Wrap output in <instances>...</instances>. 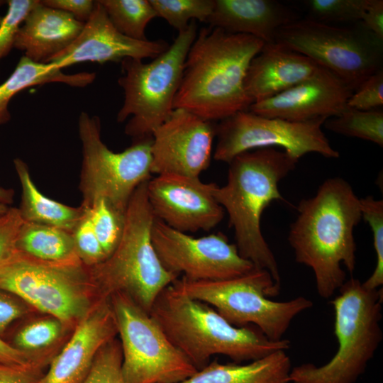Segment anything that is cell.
Listing matches in <instances>:
<instances>
[{"instance_id":"obj_21","label":"cell","mask_w":383,"mask_h":383,"mask_svg":"<svg viewBox=\"0 0 383 383\" xmlns=\"http://www.w3.org/2000/svg\"><path fill=\"white\" fill-rule=\"evenodd\" d=\"M84 26L70 13L38 1L21 25L13 48L35 62L47 64L72 43Z\"/></svg>"},{"instance_id":"obj_42","label":"cell","mask_w":383,"mask_h":383,"mask_svg":"<svg viewBox=\"0 0 383 383\" xmlns=\"http://www.w3.org/2000/svg\"><path fill=\"white\" fill-rule=\"evenodd\" d=\"M9 294L0 289V337L13 321L26 312L23 304Z\"/></svg>"},{"instance_id":"obj_30","label":"cell","mask_w":383,"mask_h":383,"mask_svg":"<svg viewBox=\"0 0 383 383\" xmlns=\"http://www.w3.org/2000/svg\"><path fill=\"white\" fill-rule=\"evenodd\" d=\"M157 17L165 19L179 31L192 21L206 22L211 16L214 0H150Z\"/></svg>"},{"instance_id":"obj_13","label":"cell","mask_w":383,"mask_h":383,"mask_svg":"<svg viewBox=\"0 0 383 383\" xmlns=\"http://www.w3.org/2000/svg\"><path fill=\"white\" fill-rule=\"evenodd\" d=\"M326 119L292 122L261 116L249 110L238 111L216 124L217 142L213 158L228 164L243 152L275 146L298 160L309 152L338 158L339 152L322 131Z\"/></svg>"},{"instance_id":"obj_8","label":"cell","mask_w":383,"mask_h":383,"mask_svg":"<svg viewBox=\"0 0 383 383\" xmlns=\"http://www.w3.org/2000/svg\"><path fill=\"white\" fill-rule=\"evenodd\" d=\"M172 285L210 305L232 325H254L272 340L283 339L292 320L313 306L312 301L304 296L285 301L271 300L270 297L279 294L280 286L268 271L256 267L231 279L190 281L182 277Z\"/></svg>"},{"instance_id":"obj_43","label":"cell","mask_w":383,"mask_h":383,"mask_svg":"<svg viewBox=\"0 0 383 383\" xmlns=\"http://www.w3.org/2000/svg\"><path fill=\"white\" fill-rule=\"evenodd\" d=\"M362 26L383 42V1L368 0L361 19Z\"/></svg>"},{"instance_id":"obj_45","label":"cell","mask_w":383,"mask_h":383,"mask_svg":"<svg viewBox=\"0 0 383 383\" xmlns=\"http://www.w3.org/2000/svg\"><path fill=\"white\" fill-rule=\"evenodd\" d=\"M9 206L2 204H0V215L4 213L9 209Z\"/></svg>"},{"instance_id":"obj_14","label":"cell","mask_w":383,"mask_h":383,"mask_svg":"<svg viewBox=\"0 0 383 383\" xmlns=\"http://www.w3.org/2000/svg\"><path fill=\"white\" fill-rule=\"evenodd\" d=\"M151 240L163 267L190 281L228 279L243 275L254 265L222 233L194 238L155 218Z\"/></svg>"},{"instance_id":"obj_24","label":"cell","mask_w":383,"mask_h":383,"mask_svg":"<svg viewBox=\"0 0 383 383\" xmlns=\"http://www.w3.org/2000/svg\"><path fill=\"white\" fill-rule=\"evenodd\" d=\"M13 165L21 184V201L18 209L23 221L72 233L85 213L84 208L70 206L46 197L33 183L27 164L16 158Z\"/></svg>"},{"instance_id":"obj_40","label":"cell","mask_w":383,"mask_h":383,"mask_svg":"<svg viewBox=\"0 0 383 383\" xmlns=\"http://www.w3.org/2000/svg\"><path fill=\"white\" fill-rule=\"evenodd\" d=\"M40 2L46 6L70 13L83 23L88 21L95 6V1L92 0H43Z\"/></svg>"},{"instance_id":"obj_27","label":"cell","mask_w":383,"mask_h":383,"mask_svg":"<svg viewBox=\"0 0 383 383\" xmlns=\"http://www.w3.org/2000/svg\"><path fill=\"white\" fill-rule=\"evenodd\" d=\"M114 27L122 34L138 40H148L145 30L157 17L150 0H99Z\"/></svg>"},{"instance_id":"obj_38","label":"cell","mask_w":383,"mask_h":383,"mask_svg":"<svg viewBox=\"0 0 383 383\" xmlns=\"http://www.w3.org/2000/svg\"><path fill=\"white\" fill-rule=\"evenodd\" d=\"M23 222L18 208L9 207L0 215V266L18 252L16 243Z\"/></svg>"},{"instance_id":"obj_1","label":"cell","mask_w":383,"mask_h":383,"mask_svg":"<svg viewBox=\"0 0 383 383\" xmlns=\"http://www.w3.org/2000/svg\"><path fill=\"white\" fill-rule=\"evenodd\" d=\"M288 241L295 260L311 268L318 295L328 299L356 264L353 231L362 219L360 198L340 177L326 179L316 194L300 201Z\"/></svg>"},{"instance_id":"obj_19","label":"cell","mask_w":383,"mask_h":383,"mask_svg":"<svg viewBox=\"0 0 383 383\" xmlns=\"http://www.w3.org/2000/svg\"><path fill=\"white\" fill-rule=\"evenodd\" d=\"M101 299L80 321L39 383H82L99 350L118 334L110 302Z\"/></svg>"},{"instance_id":"obj_20","label":"cell","mask_w":383,"mask_h":383,"mask_svg":"<svg viewBox=\"0 0 383 383\" xmlns=\"http://www.w3.org/2000/svg\"><path fill=\"white\" fill-rule=\"evenodd\" d=\"M318 65L279 43L265 44L251 60L244 88L251 104L273 97L313 75Z\"/></svg>"},{"instance_id":"obj_31","label":"cell","mask_w":383,"mask_h":383,"mask_svg":"<svg viewBox=\"0 0 383 383\" xmlns=\"http://www.w3.org/2000/svg\"><path fill=\"white\" fill-rule=\"evenodd\" d=\"M368 0H307L303 1L308 18L326 23L360 21Z\"/></svg>"},{"instance_id":"obj_17","label":"cell","mask_w":383,"mask_h":383,"mask_svg":"<svg viewBox=\"0 0 383 383\" xmlns=\"http://www.w3.org/2000/svg\"><path fill=\"white\" fill-rule=\"evenodd\" d=\"M355 91L344 80L319 66L308 79L248 109L257 115L292 122L336 116L344 111Z\"/></svg>"},{"instance_id":"obj_29","label":"cell","mask_w":383,"mask_h":383,"mask_svg":"<svg viewBox=\"0 0 383 383\" xmlns=\"http://www.w3.org/2000/svg\"><path fill=\"white\" fill-rule=\"evenodd\" d=\"M84 209L107 257L116 249L122 237L126 211L115 208L104 200L97 201Z\"/></svg>"},{"instance_id":"obj_36","label":"cell","mask_w":383,"mask_h":383,"mask_svg":"<svg viewBox=\"0 0 383 383\" xmlns=\"http://www.w3.org/2000/svg\"><path fill=\"white\" fill-rule=\"evenodd\" d=\"M84 209L85 213L72 231V235L78 258L86 266L93 267L104 261L106 256Z\"/></svg>"},{"instance_id":"obj_6","label":"cell","mask_w":383,"mask_h":383,"mask_svg":"<svg viewBox=\"0 0 383 383\" xmlns=\"http://www.w3.org/2000/svg\"><path fill=\"white\" fill-rule=\"evenodd\" d=\"M331 301L338 347L323 365L304 363L292 368L289 383H355L382 340V288L370 289L351 277Z\"/></svg>"},{"instance_id":"obj_7","label":"cell","mask_w":383,"mask_h":383,"mask_svg":"<svg viewBox=\"0 0 383 383\" xmlns=\"http://www.w3.org/2000/svg\"><path fill=\"white\" fill-rule=\"evenodd\" d=\"M197 35L195 21L179 31L167 49L149 62L126 58L121 62V75L118 79L124 93L118 111V123L130 118L125 133L133 140L152 137L174 110L184 62Z\"/></svg>"},{"instance_id":"obj_37","label":"cell","mask_w":383,"mask_h":383,"mask_svg":"<svg viewBox=\"0 0 383 383\" xmlns=\"http://www.w3.org/2000/svg\"><path fill=\"white\" fill-rule=\"evenodd\" d=\"M383 105V71L368 77L353 92L347 107L362 111L377 109Z\"/></svg>"},{"instance_id":"obj_39","label":"cell","mask_w":383,"mask_h":383,"mask_svg":"<svg viewBox=\"0 0 383 383\" xmlns=\"http://www.w3.org/2000/svg\"><path fill=\"white\" fill-rule=\"evenodd\" d=\"M44 361L32 353L21 350L0 337V364L42 369Z\"/></svg>"},{"instance_id":"obj_25","label":"cell","mask_w":383,"mask_h":383,"mask_svg":"<svg viewBox=\"0 0 383 383\" xmlns=\"http://www.w3.org/2000/svg\"><path fill=\"white\" fill-rule=\"evenodd\" d=\"M52 64L35 62L22 56L9 78L0 84V125L10 121L9 104L21 91L33 86L47 83L60 82L74 87H84L91 84L94 72L65 74Z\"/></svg>"},{"instance_id":"obj_33","label":"cell","mask_w":383,"mask_h":383,"mask_svg":"<svg viewBox=\"0 0 383 383\" xmlns=\"http://www.w3.org/2000/svg\"><path fill=\"white\" fill-rule=\"evenodd\" d=\"M121 363V343L113 338L99 350L82 383H125Z\"/></svg>"},{"instance_id":"obj_16","label":"cell","mask_w":383,"mask_h":383,"mask_svg":"<svg viewBox=\"0 0 383 383\" xmlns=\"http://www.w3.org/2000/svg\"><path fill=\"white\" fill-rule=\"evenodd\" d=\"M215 183L199 177L158 174L147 182L148 199L155 217L177 231H209L223 219L224 210L214 197Z\"/></svg>"},{"instance_id":"obj_15","label":"cell","mask_w":383,"mask_h":383,"mask_svg":"<svg viewBox=\"0 0 383 383\" xmlns=\"http://www.w3.org/2000/svg\"><path fill=\"white\" fill-rule=\"evenodd\" d=\"M216 124L183 109L152 134L151 174H199L209 166Z\"/></svg>"},{"instance_id":"obj_12","label":"cell","mask_w":383,"mask_h":383,"mask_svg":"<svg viewBox=\"0 0 383 383\" xmlns=\"http://www.w3.org/2000/svg\"><path fill=\"white\" fill-rule=\"evenodd\" d=\"M274 42L313 60L354 91L382 70V41L362 24L350 28L309 18L296 20L277 30Z\"/></svg>"},{"instance_id":"obj_11","label":"cell","mask_w":383,"mask_h":383,"mask_svg":"<svg viewBox=\"0 0 383 383\" xmlns=\"http://www.w3.org/2000/svg\"><path fill=\"white\" fill-rule=\"evenodd\" d=\"M122 351L125 383H179L198 370L150 315L128 295L109 297Z\"/></svg>"},{"instance_id":"obj_34","label":"cell","mask_w":383,"mask_h":383,"mask_svg":"<svg viewBox=\"0 0 383 383\" xmlns=\"http://www.w3.org/2000/svg\"><path fill=\"white\" fill-rule=\"evenodd\" d=\"M62 328V322L55 318L33 322L18 332L13 346L28 353L43 348L60 337Z\"/></svg>"},{"instance_id":"obj_5","label":"cell","mask_w":383,"mask_h":383,"mask_svg":"<svg viewBox=\"0 0 383 383\" xmlns=\"http://www.w3.org/2000/svg\"><path fill=\"white\" fill-rule=\"evenodd\" d=\"M148 181L140 184L130 199L117 247L89 270L103 299L116 292L125 293L149 313L160 293L178 276L163 267L152 243L155 217L148 199Z\"/></svg>"},{"instance_id":"obj_2","label":"cell","mask_w":383,"mask_h":383,"mask_svg":"<svg viewBox=\"0 0 383 383\" xmlns=\"http://www.w3.org/2000/svg\"><path fill=\"white\" fill-rule=\"evenodd\" d=\"M265 44L252 35L202 28L187 53L174 109L213 122L248 110L244 81Z\"/></svg>"},{"instance_id":"obj_23","label":"cell","mask_w":383,"mask_h":383,"mask_svg":"<svg viewBox=\"0 0 383 383\" xmlns=\"http://www.w3.org/2000/svg\"><path fill=\"white\" fill-rule=\"evenodd\" d=\"M291 360L286 350L242 364L217 360L179 383H289Z\"/></svg>"},{"instance_id":"obj_10","label":"cell","mask_w":383,"mask_h":383,"mask_svg":"<svg viewBox=\"0 0 383 383\" xmlns=\"http://www.w3.org/2000/svg\"><path fill=\"white\" fill-rule=\"evenodd\" d=\"M81 261L44 262L18 251L0 266V289L62 323L82 320L92 309L88 293L95 288Z\"/></svg>"},{"instance_id":"obj_41","label":"cell","mask_w":383,"mask_h":383,"mask_svg":"<svg viewBox=\"0 0 383 383\" xmlns=\"http://www.w3.org/2000/svg\"><path fill=\"white\" fill-rule=\"evenodd\" d=\"M41 369L0 364V383H39Z\"/></svg>"},{"instance_id":"obj_32","label":"cell","mask_w":383,"mask_h":383,"mask_svg":"<svg viewBox=\"0 0 383 383\" xmlns=\"http://www.w3.org/2000/svg\"><path fill=\"white\" fill-rule=\"evenodd\" d=\"M360 204L362 218L372 229L377 258L373 272L362 284L367 289H377L383 284V201L367 196L360 199Z\"/></svg>"},{"instance_id":"obj_22","label":"cell","mask_w":383,"mask_h":383,"mask_svg":"<svg viewBox=\"0 0 383 383\" xmlns=\"http://www.w3.org/2000/svg\"><path fill=\"white\" fill-rule=\"evenodd\" d=\"M296 20V14L272 0H214L207 20L211 27L252 35L265 44L274 43L277 30Z\"/></svg>"},{"instance_id":"obj_4","label":"cell","mask_w":383,"mask_h":383,"mask_svg":"<svg viewBox=\"0 0 383 383\" xmlns=\"http://www.w3.org/2000/svg\"><path fill=\"white\" fill-rule=\"evenodd\" d=\"M149 314L198 370L216 355L242 363L290 348L287 339L272 340L257 328L232 325L214 308L172 284L160 293Z\"/></svg>"},{"instance_id":"obj_44","label":"cell","mask_w":383,"mask_h":383,"mask_svg":"<svg viewBox=\"0 0 383 383\" xmlns=\"http://www.w3.org/2000/svg\"><path fill=\"white\" fill-rule=\"evenodd\" d=\"M14 190L0 187V204L6 205L11 204L13 201Z\"/></svg>"},{"instance_id":"obj_26","label":"cell","mask_w":383,"mask_h":383,"mask_svg":"<svg viewBox=\"0 0 383 383\" xmlns=\"http://www.w3.org/2000/svg\"><path fill=\"white\" fill-rule=\"evenodd\" d=\"M17 250L49 262H79L72 233L57 227L23 221L18 231Z\"/></svg>"},{"instance_id":"obj_9","label":"cell","mask_w":383,"mask_h":383,"mask_svg":"<svg viewBox=\"0 0 383 383\" xmlns=\"http://www.w3.org/2000/svg\"><path fill=\"white\" fill-rule=\"evenodd\" d=\"M78 130L82 148L81 206L88 208L104 200L126 211L135 190L150 178L152 137L135 140L123 151L115 152L101 140L98 116L82 111Z\"/></svg>"},{"instance_id":"obj_28","label":"cell","mask_w":383,"mask_h":383,"mask_svg":"<svg viewBox=\"0 0 383 383\" xmlns=\"http://www.w3.org/2000/svg\"><path fill=\"white\" fill-rule=\"evenodd\" d=\"M323 125L334 133L383 146V111L378 109L362 111L348 107L340 114L326 119Z\"/></svg>"},{"instance_id":"obj_35","label":"cell","mask_w":383,"mask_h":383,"mask_svg":"<svg viewBox=\"0 0 383 383\" xmlns=\"http://www.w3.org/2000/svg\"><path fill=\"white\" fill-rule=\"evenodd\" d=\"M39 0H9L7 12L0 18V60L14 46L18 30L30 11Z\"/></svg>"},{"instance_id":"obj_18","label":"cell","mask_w":383,"mask_h":383,"mask_svg":"<svg viewBox=\"0 0 383 383\" xmlns=\"http://www.w3.org/2000/svg\"><path fill=\"white\" fill-rule=\"evenodd\" d=\"M165 40H138L126 36L112 24L99 1L77 38L48 63L62 68L84 62L105 63L126 58L154 59L169 47Z\"/></svg>"},{"instance_id":"obj_3","label":"cell","mask_w":383,"mask_h":383,"mask_svg":"<svg viewBox=\"0 0 383 383\" xmlns=\"http://www.w3.org/2000/svg\"><path fill=\"white\" fill-rule=\"evenodd\" d=\"M299 162L284 150L262 148L243 152L229 163L227 182L214 197L228 215L239 254L258 269L268 271L280 286L276 258L263 237L261 217L274 200L284 201L279 183Z\"/></svg>"}]
</instances>
